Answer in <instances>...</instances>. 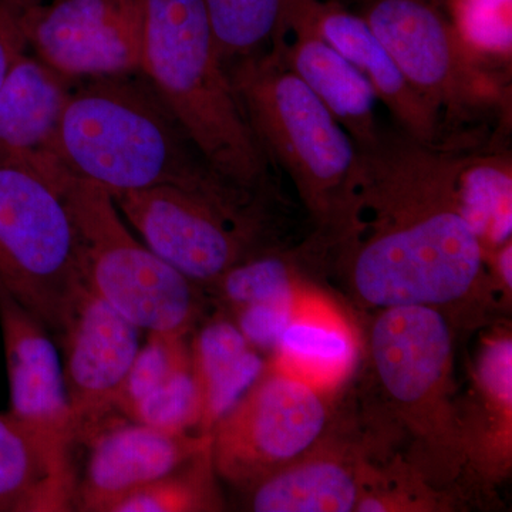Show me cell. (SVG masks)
I'll return each mask as SVG.
<instances>
[{
	"label": "cell",
	"mask_w": 512,
	"mask_h": 512,
	"mask_svg": "<svg viewBox=\"0 0 512 512\" xmlns=\"http://www.w3.org/2000/svg\"><path fill=\"white\" fill-rule=\"evenodd\" d=\"M269 50L325 104L359 151L375 146L383 131L376 117L375 90L320 36L303 0H282Z\"/></svg>",
	"instance_id": "5bb4252c"
},
{
	"label": "cell",
	"mask_w": 512,
	"mask_h": 512,
	"mask_svg": "<svg viewBox=\"0 0 512 512\" xmlns=\"http://www.w3.org/2000/svg\"><path fill=\"white\" fill-rule=\"evenodd\" d=\"M495 266H497L498 275L503 279L504 285L508 289L512 286V244L511 241L498 248L493 254Z\"/></svg>",
	"instance_id": "4dcf8cb0"
},
{
	"label": "cell",
	"mask_w": 512,
	"mask_h": 512,
	"mask_svg": "<svg viewBox=\"0 0 512 512\" xmlns=\"http://www.w3.org/2000/svg\"><path fill=\"white\" fill-rule=\"evenodd\" d=\"M46 156L109 192L174 185L259 201L208 164L143 70L79 80Z\"/></svg>",
	"instance_id": "7a4b0ae2"
},
{
	"label": "cell",
	"mask_w": 512,
	"mask_h": 512,
	"mask_svg": "<svg viewBox=\"0 0 512 512\" xmlns=\"http://www.w3.org/2000/svg\"><path fill=\"white\" fill-rule=\"evenodd\" d=\"M109 194L144 244L204 289L262 249L259 204L174 185Z\"/></svg>",
	"instance_id": "52a82bcc"
},
{
	"label": "cell",
	"mask_w": 512,
	"mask_h": 512,
	"mask_svg": "<svg viewBox=\"0 0 512 512\" xmlns=\"http://www.w3.org/2000/svg\"><path fill=\"white\" fill-rule=\"evenodd\" d=\"M450 25L468 53L485 66L510 64L512 0H446Z\"/></svg>",
	"instance_id": "484cf974"
},
{
	"label": "cell",
	"mask_w": 512,
	"mask_h": 512,
	"mask_svg": "<svg viewBox=\"0 0 512 512\" xmlns=\"http://www.w3.org/2000/svg\"><path fill=\"white\" fill-rule=\"evenodd\" d=\"M275 350L276 370L322 393L345 382L355 366L357 342L332 306L298 292L291 322Z\"/></svg>",
	"instance_id": "d6986e66"
},
{
	"label": "cell",
	"mask_w": 512,
	"mask_h": 512,
	"mask_svg": "<svg viewBox=\"0 0 512 512\" xmlns=\"http://www.w3.org/2000/svg\"><path fill=\"white\" fill-rule=\"evenodd\" d=\"M225 67L271 46L282 0H202Z\"/></svg>",
	"instance_id": "cb8c5ba5"
},
{
	"label": "cell",
	"mask_w": 512,
	"mask_h": 512,
	"mask_svg": "<svg viewBox=\"0 0 512 512\" xmlns=\"http://www.w3.org/2000/svg\"><path fill=\"white\" fill-rule=\"evenodd\" d=\"M141 70L208 164L229 183L259 194L269 161L222 62L202 0H144Z\"/></svg>",
	"instance_id": "3957f363"
},
{
	"label": "cell",
	"mask_w": 512,
	"mask_h": 512,
	"mask_svg": "<svg viewBox=\"0 0 512 512\" xmlns=\"http://www.w3.org/2000/svg\"><path fill=\"white\" fill-rule=\"evenodd\" d=\"M79 444L87 458L74 487V510L113 512L128 495L210 447L211 436L173 433L116 414Z\"/></svg>",
	"instance_id": "7c38bea8"
},
{
	"label": "cell",
	"mask_w": 512,
	"mask_h": 512,
	"mask_svg": "<svg viewBox=\"0 0 512 512\" xmlns=\"http://www.w3.org/2000/svg\"><path fill=\"white\" fill-rule=\"evenodd\" d=\"M363 18L441 119L461 123L504 100L498 74L468 53L448 19L427 0H373Z\"/></svg>",
	"instance_id": "ba28073f"
},
{
	"label": "cell",
	"mask_w": 512,
	"mask_h": 512,
	"mask_svg": "<svg viewBox=\"0 0 512 512\" xmlns=\"http://www.w3.org/2000/svg\"><path fill=\"white\" fill-rule=\"evenodd\" d=\"M295 301L245 306L235 311V323L254 348L275 349L291 322Z\"/></svg>",
	"instance_id": "83f0119b"
},
{
	"label": "cell",
	"mask_w": 512,
	"mask_h": 512,
	"mask_svg": "<svg viewBox=\"0 0 512 512\" xmlns=\"http://www.w3.org/2000/svg\"><path fill=\"white\" fill-rule=\"evenodd\" d=\"M461 215L473 229L485 256L511 241L512 164L510 154L463 156L457 177Z\"/></svg>",
	"instance_id": "603a6c76"
},
{
	"label": "cell",
	"mask_w": 512,
	"mask_h": 512,
	"mask_svg": "<svg viewBox=\"0 0 512 512\" xmlns=\"http://www.w3.org/2000/svg\"><path fill=\"white\" fill-rule=\"evenodd\" d=\"M141 329L84 289L64 323V383L76 444L103 421L121 414L119 403L141 349Z\"/></svg>",
	"instance_id": "8fae6325"
},
{
	"label": "cell",
	"mask_w": 512,
	"mask_h": 512,
	"mask_svg": "<svg viewBox=\"0 0 512 512\" xmlns=\"http://www.w3.org/2000/svg\"><path fill=\"white\" fill-rule=\"evenodd\" d=\"M39 0H0V87L10 67L28 52L26 18Z\"/></svg>",
	"instance_id": "f546056e"
},
{
	"label": "cell",
	"mask_w": 512,
	"mask_h": 512,
	"mask_svg": "<svg viewBox=\"0 0 512 512\" xmlns=\"http://www.w3.org/2000/svg\"><path fill=\"white\" fill-rule=\"evenodd\" d=\"M144 35V0H39L26 18L29 49L76 82L141 70Z\"/></svg>",
	"instance_id": "30bf717a"
},
{
	"label": "cell",
	"mask_w": 512,
	"mask_h": 512,
	"mask_svg": "<svg viewBox=\"0 0 512 512\" xmlns=\"http://www.w3.org/2000/svg\"><path fill=\"white\" fill-rule=\"evenodd\" d=\"M76 231L84 285L148 335L188 336L204 318V288L138 241L109 191L53 163Z\"/></svg>",
	"instance_id": "5b68a950"
},
{
	"label": "cell",
	"mask_w": 512,
	"mask_h": 512,
	"mask_svg": "<svg viewBox=\"0 0 512 512\" xmlns=\"http://www.w3.org/2000/svg\"><path fill=\"white\" fill-rule=\"evenodd\" d=\"M0 328L10 387L9 414L73 453L76 431L63 366L49 330L0 292Z\"/></svg>",
	"instance_id": "9a60e30c"
},
{
	"label": "cell",
	"mask_w": 512,
	"mask_h": 512,
	"mask_svg": "<svg viewBox=\"0 0 512 512\" xmlns=\"http://www.w3.org/2000/svg\"><path fill=\"white\" fill-rule=\"evenodd\" d=\"M461 161L450 146L420 143L400 128H383L360 151L355 198L336 234L360 301L439 309L480 284L487 256L461 215Z\"/></svg>",
	"instance_id": "6da1fadb"
},
{
	"label": "cell",
	"mask_w": 512,
	"mask_h": 512,
	"mask_svg": "<svg viewBox=\"0 0 512 512\" xmlns=\"http://www.w3.org/2000/svg\"><path fill=\"white\" fill-rule=\"evenodd\" d=\"M119 412L138 423L173 433H204L200 386L191 356L161 363L131 380L121 394Z\"/></svg>",
	"instance_id": "7402d4cb"
},
{
	"label": "cell",
	"mask_w": 512,
	"mask_h": 512,
	"mask_svg": "<svg viewBox=\"0 0 512 512\" xmlns=\"http://www.w3.org/2000/svg\"><path fill=\"white\" fill-rule=\"evenodd\" d=\"M76 83L28 52L15 60L0 87V164L47 153Z\"/></svg>",
	"instance_id": "e0dca14e"
},
{
	"label": "cell",
	"mask_w": 512,
	"mask_h": 512,
	"mask_svg": "<svg viewBox=\"0 0 512 512\" xmlns=\"http://www.w3.org/2000/svg\"><path fill=\"white\" fill-rule=\"evenodd\" d=\"M248 490L256 512H349L360 501L352 471L330 458L293 461Z\"/></svg>",
	"instance_id": "44dd1931"
},
{
	"label": "cell",
	"mask_w": 512,
	"mask_h": 512,
	"mask_svg": "<svg viewBox=\"0 0 512 512\" xmlns=\"http://www.w3.org/2000/svg\"><path fill=\"white\" fill-rule=\"evenodd\" d=\"M211 446L190 461L134 491L114 507L113 512L204 511L217 507L212 493Z\"/></svg>",
	"instance_id": "d4e9b609"
},
{
	"label": "cell",
	"mask_w": 512,
	"mask_h": 512,
	"mask_svg": "<svg viewBox=\"0 0 512 512\" xmlns=\"http://www.w3.org/2000/svg\"><path fill=\"white\" fill-rule=\"evenodd\" d=\"M211 288L234 311L258 303L292 302L298 295L291 266L264 248L228 269Z\"/></svg>",
	"instance_id": "4316f807"
},
{
	"label": "cell",
	"mask_w": 512,
	"mask_h": 512,
	"mask_svg": "<svg viewBox=\"0 0 512 512\" xmlns=\"http://www.w3.org/2000/svg\"><path fill=\"white\" fill-rule=\"evenodd\" d=\"M326 420L322 393L279 370L264 372L212 427V464L231 483L249 488L311 450Z\"/></svg>",
	"instance_id": "9c48e42d"
},
{
	"label": "cell",
	"mask_w": 512,
	"mask_h": 512,
	"mask_svg": "<svg viewBox=\"0 0 512 512\" xmlns=\"http://www.w3.org/2000/svg\"><path fill=\"white\" fill-rule=\"evenodd\" d=\"M303 5L320 36L365 77L400 130L420 143L440 144L443 119L410 86L365 18L336 2L303 0Z\"/></svg>",
	"instance_id": "2e32d148"
},
{
	"label": "cell",
	"mask_w": 512,
	"mask_h": 512,
	"mask_svg": "<svg viewBox=\"0 0 512 512\" xmlns=\"http://www.w3.org/2000/svg\"><path fill=\"white\" fill-rule=\"evenodd\" d=\"M192 367L200 386L202 431L210 434L265 372V363L237 323L212 318L194 329Z\"/></svg>",
	"instance_id": "ffe728a7"
},
{
	"label": "cell",
	"mask_w": 512,
	"mask_h": 512,
	"mask_svg": "<svg viewBox=\"0 0 512 512\" xmlns=\"http://www.w3.org/2000/svg\"><path fill=\"white\" fill-rule=\"evenodd\" d=\"M227 70L269 164L291 177L312 214L336 234L348 217L359 180L355 141L272 50Z\"/></svg>",
	"instance_id": "277c9868"
},
{
	"label": "cell",
	"mask_w": 512,
	"mask_h": 512,
	"mask_svg": "<svg viewBox=\"0 0 512 512\" xmlns=\"http://www.w3.org/2000/svg\"><path fill=\"white\" fill-rule=\"evenodd\" d=\"M451 332L439 309H382L370 332V352L384 390L404 416L423 426L436 419L450 377Z\"/></svg>",
	"instance_id": "4fadbf2b"
},
{
	"label": "cell",
	"mask_w": 512,
	"mask_h": 512,
	"mask_svg": "<svg viewBox=\"0 0 512 512\" xmlns=\"http://www.w3.org/2000/svg\"><path fill=\"white\" fill-rule=\"evenodd\" d=\"M480 382L484 393L503 412L511 413L512 343L511 338L491 340L480 360Z\"/></svg>",
	"instance_id": "f1b7e54d"
},
{
	"label": "cell",
	"mask_w": 512,
	"mask_h": 512,
	"mask_svg": "<svg viewBox=\"0 0 512 512\" xmlns=\"http://www.w3.org/2000/svg\"><path fill=\"white\" fill-rule=\"evenodd\" d=\"M73 453L0 413V511L74 510Z\"/></svg>",
	"instance_id": "ac0fdd59"
},
{
	"label": "cell",
	"mask_w": 512,
	"mask_h": 512,
	"mask_svg": "<svg viewBox=\"0 0 512 512\" xmlns=\"http://www.w3.org/2000/svg\"><path fill=\"white\" fill-rule=\"evenodd\" d=\"M84 289L59 185L29 165L0 164V292L59 338Z\"/></svg>",
	"instance_id": "8992f818"
}]
</instances>
